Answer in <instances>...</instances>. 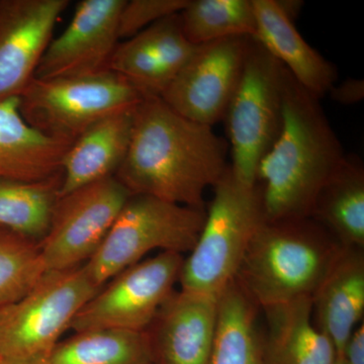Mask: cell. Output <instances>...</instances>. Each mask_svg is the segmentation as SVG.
Returning <instances> with one entry per match:
<instances>
[{"instance_id": "obj_1", "label": "cell", "mask_w": 364, "mask_h": 364, "mask_svg": "<svg viewBox=\"0 0 364 364\" xmlns=\"http://www.w3.org/2000/svg\"><path fill=\"white\" fill-rule=\"evenodd\" d=\"M228 144L161 97L143 98L134 112L126 158L116 178L133 195L205 208L203 193L224 176Z\"/></svg>"}, {"instance_id": "obj_2", "label": "cell", "mask_w": 364, "mask_h": 364, "mask_svg": "<svg viewBox=\"0 0 364 364\" xmlns=\"http://www.w3.org/2000/svg\"><path fill=\"white\" fill-rule=\"evenodd\" d=\"M345 156L320 100L287 70L282 131L256 172L265 221L311 218L318 193Z\"/></svg>"}, {"instance_id": "obj_3", "label": "cell", "mask_w": 364, "mask_h": 364, "mask_svg": "<svg viewBox=\"0 0 364 364\" xmlns=\"http://www.w3.org/2000/svg\"><path fill=\"white\" fill-rule=\"evenodd\" d=\"M341 246L312 218L263 221L236 282L263 310L312 298Z\"/></svg>"}, {"instance_id": "obj_4", "label": "cell", "mask_w": 364, "mask_h": 364, "mask_svg": "<svg viewBox=\"0 0 364 364\" xmlns=\"http://www.w3.org/2000/svg\"><path fill=\"white\" fill-rule=\"evenodd\" d=\"M213 189L202 231L184 257L178 282L182 291L219 299L236 280L264 215L257 183H244L230 165Z\"/></svg>"}, {"instance_id": "obj_5", "label": "cell", "mask_w": 364, "mask_h": 364, "mask_svg": "<svg viewBox=\"0 0 364 364\" xmlns=\"http://www.w3.org/2000/svg\"><path fill=\"white\" fill-rule=\"evenodd\" d=\"M205 208L186 207L151 196L129 198L100 247L85 267L102 287L154 250L191 252L205 219Z\"/></svg>"}, {"instance_id": "obj_6", "label": "cell", "mask_w": 364, "mask_h": 364, "mask_svg": "<svg viewBox=\"0 0 364 364\" xmlns=\"http://www.w3.org/2000/svg\"><path fill=\"white\" fill-rule=\"evenodd\" d=\"M287 69L255 38L240 80L224 117L235 176L255 186L262 158L277 141L284 122Z\"/></svg>"}, {"instance_id": "obj_7", "label": "cell", "mask_w": 364, "mask_h": 364, "mask_svg": "<svg viewBox=\"0 0 364 364\" xmlns=\"http://www.w3.org/2000/svg\"><path fill=\"white\" fill-rule=\"evenodd\" d=\"M139 91L112 71L78 77H33L18 97L28 126L51 138L73 143L105 117L134 109Z\"/></svg>"}, {"instance_id": "obj_8", "label": "cell", "mask_w": 364, "mask_h": 364, "mask_svg": "<svg viewBox=\"0 0 364 364\" xmlns=\"http://www.w3.org/2000/svg\"><path fill=\"white\" fill-rule=\"evenodd\" d=\"M100 289L85 264L45 272L25 296L0 310V358H48Z\"/></svg>"}, {"instance_id": "obj_9", "label": "cell", "mask_w": 364, "mask_h": 364, "mask_svg": "<svg viewBox=\"0 0 364 364\" xmlns=\"http://www.w3.org/2000/svg\"><path fill=\"white\" fill-rule=\"evenodd\" d=\"M183 260L182 254L160 252L126 268L85 304L70 329L146 331L176 291Z\"/></svg>"}, {"instance_id": "obj_10", "label": "cell", "mask_w": 364, "mask_h": 364, "mask_svg": "<svg viewBox=\"0 0 364 364\" xmlns=\"http://www.w3.org/2000/svg\"><path fill=\"white\" fill-rule=\"evenodd\" d=\"M131 196L112 176L60 196L49 230L39 243L46 272L85 264L102 245Z\"/></svg>"}, {"instance_id": "obj_11", "label": "cell", "mask_w": 364, "mask_h": 364, "mask_svg": "<svg viewBox=\"0 0 364 364\" xmlns=\"http://www.w3.org/2000/svg\"><path fill=\"white\" fill-rule=\"evenodd\" d=\"M253 37L239 36L196 46L161 98L182 117L213 127L224 119L240 80Z\"/></svg>"}, {"instance_id": "obj_12", "label": "cell", "mask_w": 364, "mask_h": 364, "mask_svg": "<svg viewBox=\"0 0 364 364\" xmlns=\"http://www.w3.org/2000/svg\"><path fill=\"white\" fill-rule=\"evenodd\" d=\"M126 0H81L68 26L46 50L35 78L78 77L109 70Z\"/></svg>"}, {"instance_id": "obj_13", "label": "cell", "mask_w": 364, "mask_h": 364, "mask_svg": "<svg viewBox=\"0 0 364 364\" xmlns=\"http://www.w3.org/2000/svg\"><path fill=\"white\" fill-rule=\"evenodd\" d=\"M69 0H0V102L18 98L53 40Z\"/></svg>"}, {"instance_id": "obj_14", "label": "cell", "mask_w": 364, "mask_h": 364, "mask_svg": "<svg viewBox=\"0 0 364 364\" xmlns=\"http://www.w3.org/2000/svg\"><path fill=\"white\" fill-rule=\"evenodd\" d=\"M196 48L182 31L181 16L173 14L119 42L109 70L126 79L144 98L161 97Z\"/></svg>"}, {"instance_id": "obj_15", "label": "cell", "mask_w": 364, "mask_h": 364, "mask_svg": "<svg viewBox=\"0 0 364 364\" xmlns=\"http://www.w3.org/2000/svg\"><path fill=\"white\" fill-rule=\"evenodd\" d=\"M219 299L174 291L146 330L153 364H208Z\"/></svg>"}, {"instance_id": "obj_16", "label": "cell", "mask_w": 364, "mask_h": 364, "mask_svg": "<svg viewBox=\"0 0 364 364\" xmlns=\"http://www.w3.org/2000/svg\"><path fill=\"white\" fill-rule=\"evenodd\" d=\"M363 249L340 247L312 298L313 320L340 358L364 314Z\"/></svg>"}, {"instance_id": "obj_17", "label": "cell", "mask_w": 364, "mask_h": 364, "mask_svg": "<svg viewBox=\"0 0 364 364\" xmlns=\"http://www.w3.org/2000/svg\"><path fill=\"white\" fill-rule=\"evenodd\" d=\"M254 38L314 97L321 100L336 85L337 69L306 42L279 0H252Z\"/></svg>"}, {"instance_id": "obj_18", "label": "cell", "mask_w": 364, "mask_h": 364, "mask_svg": "<svg viewBox=\"0 0 364 364\" xmlns=\"http://www.w3.org/2000/svg\"><path fill=\"white\" fill-rule=\"evenodd\" d=\"M135 109L105 117L72 143L62 161L59 198L116 176L130 146Z\"/></svg>"}, {"instance_id": "obj_19", "label": "cell", "mask_w": 364, "mask_h": 364, "mask_svg": "<svg viewBox=\"0 0 364 364\" xmlns=\"http://www.w3.org/2000/svg\"><path fill=\"white\" fill-rule=\"evenodd\" d=\"M71 145L28 126L18 98L0 102V178L36 181L55 176Z\"/></svg>"}, {"instance_id": "obj_20", "label": "cell", "mask_w": 364, "mask_h": 364, "mask_svg": "<svg viewBox=\"0 0 364 364\" xmlns=\"http://www.w3.org/2000/svg\"><path fill=\"white\" fill-rule=\"evenodd\" d=\"M264 364H333L337 352L313 320L311 298L265 309Z\"/></svg>"}, {"instance_id": "obj_21", "label": "cell", "mask_w": 364, "mask_h": 364, "mask_svg": "<svg viewBox=\"0 0 364 364\" xmlns=\"http://www.w3.org/2000/svg\"><path fill=\"white\" fill-rule=\"evenodd\" d=\"M311 218L342 247L363 249L364 165L355 154H346L324 184Z\"/></svg>"}, {"instance_id": "obj_22", "label": "cell", "mask_w": 364, "mask_h": 364, "mask_svg": "<svg viewBox=\"0 0 364 364\" xmlns=\"http://www.w3.org/2000/svg\"><path fill=\"white\" fill-rule=\"evenodd\" d=\"M256 306L236 280L223 291L208 364H264Z\"/></svg>"}, {"instance_id": "obj_23", "label": "cell", "mask_w": 364, "mask_h": 364, "mask_svg": "<svg viewBox=\"0 0 364 364\" xmlns=\"http://www.w3.org/2000/svg\"><path fill=\"white\" fill-rule=\"evenodd\" d=\"M62 171L42 181L0 178V226L40 243L51 224Z\"/></svg>"}, {"instance_id": "obj_24", "label": "cell", "mask_w": 364, "mask_h": 364, "mask_svg": "<svg viewBox=\"0 0 364 364\" xmlns=\"http://www.w3.org/2000/svg\"><path fill=\"white\" fill-rule=\"evenodd\" d=\"M50 364H153L147 332L95 329L59 341Z\"/></svg>"}, {"instance_id": "obj_25", "label": "cell", "mask_w": 364, "mask_h": 364, "mask_svg": "<svg viewBox=\"0 0 364 364\" xmlns=\"http://www.w3.org/2000/svg\"><path fill=\"white\" fill-rule=\"evenodd\" d=\"M179 16L186 39L196 46L256 33L252 0H189Z\"/></svg>"}, {"instance_id": "obj_26", "label": "cell", "mask_w": 364, "mask_h": 364, "mask_svg": "<svg viewBox=\"0 0 364 364\" xmlns=\"http://www.w3.org/2000/svg\"><path fill=\"white\" fill-rule=\"evenodd\" d=\"M45 272L39 243L0 226V310L25 296Z\"/></svg>"}, {"instance_id": "obj_27", "label": "cell", "mask_w": 364, "mask_h": 364, "mask_svg": "<svg viewBox=\"0 0 364 364\" xmlns=\"http://www.w3.org/2000/svg\"><path fill=\"white\" fill-rule=\"evenodd\" d=\"M189 0H131L119 14V40H128L167 16L181 13Z\"/></svg>"}, {"instance_id": "obj_28", "label": "cell", "mask_w": 364, "mask_h": 364, "mask_svg": "<svg viewBox=\"0 0 364 364\" xmlns=\"http://www.w3.org/2000/svg\"><path fill=\"white\" fill-rule=\"evenodd\" d=\"M335 102L350 105L358 104L364 97V82L363 79L348 78L340 85H334L329 92Z\"/></svg>"}, {"instance_id": "obj_29", "label": "cell", "mask_w": 364, "mask_h": 364, "mask_svg": "<svg viewBox=\"0 0 364 364\" xmlns=\"http://www.w3.org/2000/svg\"><path fill=\"white\" fill-rule=\"evenodd\" d=\"M340 358L346 364H364V325L363 322L356 327L345 344Z\"/></svg>"}, {"instance_id": "obj_30", "label": "cell", "mask_w": 364, "mask_h": 364, "mask_svg": "<svg viewBox=\"0 0 364 364\" xmlns=\"http://www.w3.org/2000/svg\"><path fill=\"white\" fill-rule=\"evenodd\" d=\"M0 364H50L48 358L33 359H11L0 358Z\"/></svg>"}, {"instance_id": "obj_31", "label": "cell", "mask_w": 364, "mask_h": 364, "mask_svg": "<svg viewBox=\"0 0 364 364\" xmlns=\"http://www.w3.org/2000/svg\"><path fill=\"white\" fill-rule=\"evenodd\" d=\"M333 364H346V363H345L343 358H337L336 360H335V363Z\"/></svg>"}]
</instances>
